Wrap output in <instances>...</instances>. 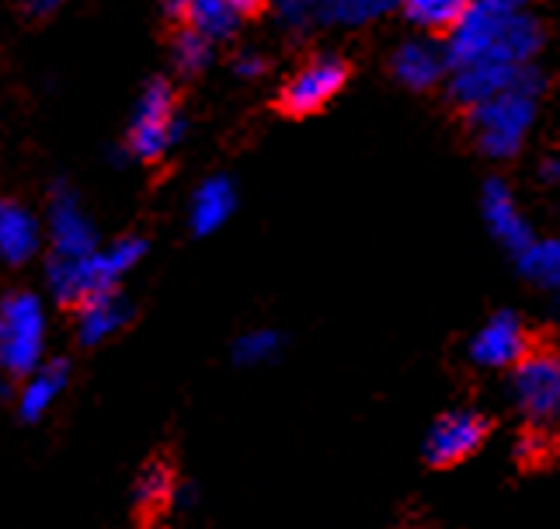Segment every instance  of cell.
<instances>
[{
	"instance_id": "obj_1",
	"label": "cell",
	"mask_w": 560,
	"mask_h": 529,
	"mask_svg": "<svg viewBox=\"0 0 560 529\" xmlns=\"http://www.w3.org/2000/svg\"><path fill=\"white\" fill-rule=\"evenodd\" d=\"M544 46V28L526 11L518 14H494L477 8L463 18L450 32L446 53L450 67H470V64H533V56Z\"/></svg>"
},
{
	"instance_id": "obj_2",
	"label": "cell",
	"mask_w": 560,
	"mask_h": 529,
	"mask_svg": "<svg viewBox=\"0 0 560 529\" xmlns=\"http://www.w3.org/2000/svg\"><path fill=\"white\" fill-rule=\"evenodd\" d=\"M143 254H147L143 238H119L108 248L88 254V258H56L52 254L46 265V286L56 303L77 310L84 300L119 286L143 262Z\"/></svg>"
},
{
	"instance_id": "obj_3",
	"label": "cell",
	"mask_w": 560,
	"mask_h": 529,
	"mask_svg": "<svg viewBox=\"0 0 560 529\" xmlns=\"http://www.w3.org/2000/svg\"><path fill=\"white\" fill-rule=\"evenodd\" d=\"M512 404L526 428L560 433V348H533L509 377Z\"/></svg>"
},
{
	"instance_id": "obj_4",
	"label": "cell",
	"mask_w": 560,
	"mask_h": 529,
	"mask_svg": "<svg viewBox=\"0 0 560 529\" xmlns=\"http://www.w3.org/2000/svg\"><path fill=\"white\" fill-rule=\"evenodd\" d=\"M46 356V310L35 292H8L0 303V363L11 377H28Z\"/></svg>"
},
{
	"instance_id": "obj_5",
	"label": "cell",
	"mask_w": 560,
	"mask_h": 529,
	"mask_svg": "<svg viewBox=\"0 0 560 529\" xmlns=\"http://www.w3.org/2000/svg\"><path fill=\"white\" fill-rule=\"evenodd\" d=\"M536 97L533 91H505L491 102L470 108V129L477 136L480 150L494 161H509L523 150L526 136L536 119Z\"/></svg>"
},
{
	"instance_id": "obj_6",
	"label": "cell",
	"mask_w": 560,
	"mask_h": 529,
	"mask_svg": "<svg viewBox=\"0 0 560 529\" xmlns=\"http://www.w3.org/2000/svg\"><path fill=\"white\" fill-rule=\"evenodd\" d=\"M185 123L178 115V97L175 88L167 81H150L140 94L137 108H132V123H129V136L126 147L137 161H161V157L182 140Z\"/></svg>"
},
{
	"instance_id": "obj_7",
	"label": "cell",
	"mask_w": 560,
	"mask_h": 529,
	"mask_svg": "<svg viewBox=\"0 0 560 529\" xmlns=\"http://www.w3.org/2000/svg\"><path fill=\"white\" fill-rule=\"evenodd\" d=\"M505 91H544V73L533 64H470L450 73V97L459 108H477Z\"/></svg>"
},
{
	"instance_id": "obj_8",
	"label": "cell",
	"mask_w": 560,
	"mask_h": 529,
	"mask_svg": "<svg viewBox=\"0 0 560 529\" xmlns=\"http://www.w3.org/2000/svg\"><path fill=\"white\" fill-rule=\"evenodd\" d=\"M491 433V422L480 415L474 407H456V411H446V415H439L429 428V436H424V463L435 467V470H450V467H459L467 463L474 453H480V446H485Z\"/></svg>"
},
{
	"instance_id": "obj_9",
	"label": "cell",
	"mask_w": 560,
	"mask_h": 529,
	"mask_svg": "<svg viewBox=\"0 0 560 529\" xmlns=\"http://www.w3.org/2000/svg\"><path fill=\"white\" fill-rule=\"evenodd\" d=\"M345 81H349V67H345V60H338V56H317V60L300 67L282 84L279 102L289 115H314L335 102Z\"/></svg>"
},
{
	"instance_id": "obj_10",
	"label": "cell",
	"mask_w": 560,
	"mask_h": 529,
	"mask_svg": "<svg viewBox=\"0 0 560 529\" xmlns=\"http://www.w3.org/2000/svg\"><path fill=\"white\" fill-rule=\"evenodd\" d=\"M533 335L518 313L501 310L477 327L470 338V359L480 369H515L533 352Z\"/></svg>"
},
{
	"instance_id": "obj_11",
	"label": "cell",
	"mask_w": 560,
	"mask_h": 529,
	"mask_svg": "<svg viewBox=\"0 0 560 529\" xmlns=\"http://www.w3.org/2000/svg\"><path fill=\"white\" fill-rule=\"evenodd\" d=\"M46 233H49L56 258H88V254L98 251V230H94L81 199H77L73 188L67 185L52 188L49 212H46Z\"/></svg>"
},
{
	"instance_id": "obj_12",
	"label": "cell",
	"mask_w": 560,
	"mask_h": 529,
	"mask_svg": "<svg viewBox=\"0 0 560 529\" xmlns=\"http://www.w3.org/2000/svg\"><path fill=\"white\" fill-rule=\"evenodd\" d=\"M480 212H485V223L491 230V238L509 248L515 258L523 254L526 248H533V227L529 220L523 217V209H518L512 188L501 182V179H491L485 185V195H480Z\"/></svg>"
},
{
	"instance_id": "obj_13",
	"label": "cell",
	"mask_w": 560,
	"mask_h": 529,
	"mask_svg": "<svg viewBox=\"0 0 560 529\" xmlns=\"http://www.w3.org/2000/svg\"><path fill=\"white\" fill-rule=\"evenodd\" d=\"M453 73L446 46H435L432 38H408L394 53V77L411 91H429L442 84V77Z\"/></svg>"
},
{
	"instance_id": "obj_14",
	"label": "cell",
	"mask_w": 560,
	"mask_h": 529,
	"mask_svg": "<svg viewBox=\"0 0 560 529\" xmlns=\"http://www.w3.org/2000/svg\"><path fill=\"white\" fill-rule=\"evenodd\" d=\"M237 209V188L223 174H212L206 179L196 192H191V203H188V227L191 233L199 238H209L226 227V220L234 217Z\"/></svg>"
},
{
	"instance_id": "obj_15",
	"label": "cell",
	"mask_w": 560,
	"mask_h": 529,
	"mask_svg": "<svg viewBox=\"0 0 560 529\" xmlns=\"http://www.w3.org/2000/svg\"><path fill=\"white\" fill-rule=\"evenodd\" d=\"M67 380H70V369L63 359H52V363L38 366L35 373L25 377L22 390H18V418H22L25 425L43 422L67 390Z\"/></svg>"
},
{
	"instance_id": "obj_16",
	"label": "cell",
	"mask_w": 560,
	"mask_h": 529,
	"mask_svg": "<svg viewBox=\"0 0 560 529\" xmlns=\"http://www.w3.org/2000/svg\"><path fill=\"white\" fill-rule=\"evenodd\" d=\"M129 318H132V310L119 297V289L98 292V297H91L77 307V338H81V345H102L112 335H119L129 324Z\"/></svg>"
},
{
	"instance_id": "obj_17",
	"label": "cell",
	"mask_w": 560,
	"mask_h": 529,
	"mask_svg": "<svg viewBox=\"0 0 560 529\" xmlns=\"http://www.w3.org/2000/svg\"><path fill=\"white\" fill-rule=\"evenodd\" d=\"M38 244H43V227H38L35 212L22 203H4L0 206V258L8 265H28Z\"/></svg>"
},
{
	"instance_id": "obj_18",
	"label": "cell",
	"mask_w": 560,
	"mask_h": 529,
	"mask_svg": "<svg viewBox=\"0 0 560 529\" xmlns=\"http://www.w3.org/2000/svg\"><path fill=\"white\" fill-rule=\"evenodd\" d=\"M137 508L143 516H164L171 505L182 502V492H178V481H175V470L164 460H153L143 467V474L137 481Z\"/></svg>"
},
{
	"instance_id": "obj_19",
	"label": "cell",
	"mask_w": 560,
	"mask_h": 529,
	"mask_svg": "<svg viewBox=\"0 0 560 529\" xmlns=\"http://www.w3.org/2000/svg\"><path fill=\"white\" fill-rule=\"evenodd\" d=\"M244 22V14L230 0H185V25L202 32L212 43H223Z\"/></svg>"
},
{
	"instance_id": "obj_20",
	"label": "cell",
	"mask_w": 560,
	"mask_h": 529,
	"mask_svg": "<svg viewBox=\"0 0 560 529\" xmlns=\"http://www.w3.org/2000/svg\"><path fill=\"white\" fill-rule=\"evenodd\" d=\"M404 18L424 32H453L474 11V0H404Z\"/></svg>"
},
{
	"instance_id": "obj_21",
	"label": "cell",
	"mask_w": 560,
	"mask_h": 529,
	"mask_svg": "<svg viewBox=\"0 0 560 529\" xmlns=\"http://www.w3.org/2000/svg\"><path fill=\"white\" fill-rule=\"evenodd\" d=\"M515 262H518V268H523L526 279L550 289L557 297V307H560V238L533 241V248H526Z\"/></svg>"
},
{
	"instance_id": "obj_22",
	"label": "cell",
	"mask_w": 560,
	"mask_h": 529,
	"mask_svg": "<svg viewBox=\"0 0 560 529\" xmlns=\"http://www.w3.org/2000/svg\"><path fill=\"white\" fill-rule=\"evenodd\" d=\"M404 0H324V22L359 28V25L376 22L383 14H390Z\"/></svg>"
},
{
	"instance_id": "obj_23",
	"label": "cell",
	"mask_w": 560,
	"mask_h": 529,
	"mask_svg": "<svg viewBox=\"0 0 560 529\" xmlns=\"http://www.w3.org/2000/svg\"><path fill=\"white\" fill-rule=\"evenodd\" d=\"M282 352V335L272 327H250L234 342V363L237 366H268Z\"/></svg>"
},
{
	"instance_id": "obj_24",
	"label": "cell",
	"mask_w": 560,
	"mask_h": 529,
	"mask_svg": "<svg viewBox=\"0 0 560 529\" xmlns=\"http://www.w3.org/2000/svg\"><path fill=\"white\" fill-rule=\"evenodd\" d=\"M171 53H175V70L185 73V77H196L209 67L212 60V38H206L202 32L182 25V32L175 35V46H171Z\"/></svg>"
},
{
	"instance_id": "obj_25",
	"label": "cell",
	"mask_w": 560,
	"mask_h": 529,
	"mask_svg": "<svg viewBox=\"0 0 560 529\" xmlns=\"http://www.w3.org/2000/svg\"><path fill=\"white\" fill-rule=\"evenodd\" d=\"M272 11L289 32H306L314 22H324V0H272Z\"/></svg>"
},
{
	"instance_id": "obj_26",
	"label": "cell",
	"mask_w": 560,
	"mask_h": 529,
	"mask_svg": "<svg viewBox=\"0 0 560 529\" xmlns=\"http://www.w3.org/2000/svg\"><path fill=\"white\" fill-rule=\"evenodd\" d=\"M550 433H539V428H526V433H518V439L512 442V457L515 463L523 467H533V463H547L553 457L550 449Z\"/></svg>"
},
{
	"instance_id": "obj_27",
	"label": "cell",
	"mask_w": 560,
	"mask_h": 529,
	"mask_svg": "<svg viewBox=\"0 0 560 529\" xmlns=\"http://www.w3.org/2000/svg\"><path fill=\"white\" fill-rule=\"evenodd\" d=\"M18 11H22L25 18H35V22H43V18L56 14L63 8V0H14Z\"/></svg>"
},
{
	"instance_id": "obj_28",
	"label": "cell",
	"mask_w": 560,
	"mask_h": 529,
	"mask_svg": "<svg viewBox=\"0 0 560 529\" xmlns=\"http://www.w3.org/2000/svg\"><path fill=\"white\" fill-rule=\"evenodd\" d=\"M234 73L241 77V81H258V77L265 73V60L258 53H241L234 60Z\"/></svg>"
},
{
	"instance_id": "obj_29",
	"label": "cell",
	"mask_w": 560,
	"mask_h": 529,
	"mask_svg": "<svg viewBox=\"0 0 560 529\" xmlns=\"http://www.w3.org/2000/svg\"><path fill=\"white\" fill-rule=\"evenodd\" d=\"M474 4L494 14H518V11H526L529 0H474Z\"/></svg>"
},
{
	"instance_id": "obj_30",
	"label": "cell",
	"mask_w": 560,
	"mask_h": 529,
	"mask_svg": "<svg viewBox=\"0 0 560 529\" xmlns=\"http://www.w3.org/2000/svg\"><path fill=\"white\" fill-rule=\"evenodd\" d=\"M230 4H234V8L247 18V14H255V11L261 8V0H230Z\"/></svg>"
},
{
	"instance_id": "obj_31",
	"label": "cell",
	"mask_w": 560,
	"mask_h": 529,
	"mask_svg": "<svg viewBox=\"0 0 560 529\" xmlns=\"http://www.w3.org/2000/svg\"><path fill=\"white\" fill-rule=\"evenodd\" d=\"M544 174H547L550 182H560V157H553V161H547Z\"/></svg>"
}]
</instances>
